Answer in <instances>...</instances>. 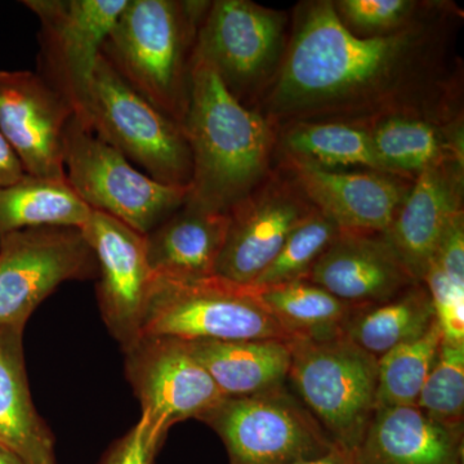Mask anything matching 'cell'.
Returning a JSON list of instances; mask_svg holds the SVG:
<instances>
[{"label": "cell", "mask_w": 464, "mask_h": 464, "mask_svg": "<svg viewBox=\"0 0 464 464\" xmlns=\"http://www.w3.org/2000/svg\"><path fill=\"white\" fill-rule=\"evenodd\" d=\"M306 280L353 307L382 304L417 284L383 235L356 232H341Z\"/></svg>", "instance_id": "cell-18"}, {"label": "cell", "mask_w": 464, "mask_h": 464, "mask_svg": "<svg viewBox=\"0 0 464 464\" xmlns=\"http://www.w3.org/2000/svg\"><path fill=\"white\" fill-rule=\"evenodd\" d=\"M284 159L326 169L381 170L365 125L342 121H304L284 125L279 139Z\"/></svg>", "instance_id": "cell-27"}, {"label": "cell", "mask_w": 464, "mask_h": 464, "mask_svg": "<svg viewBox=\"0 0 464 464\" xmlns=\"http://www.w3.org/2000/svg\"><path fill=\"white\" fill-rule=\"evenodd\" d=\"M314 210L289 173L288 177L270 173L227 213V234L217 262V276L252 285L276 257L290 232Z\"/></svg>", "instance_id": "cell-14"}, {"label": "cell", "mask_w": 464, "mask_h": 464, "mask_svg": "<svg viewBox=\"0 0 464 464\" xmlns=\"http://www.w3.org/2000/svg\"><path fill=\"white\" fill-rule=\"evenodd\" d=\"M383 237L414 282L422 283L442 235L463 213V159L424 169Z\"/></svg>", "instance_id": "cell-17"}, {"label": "cell", "mask_w": 464, "mask_h": 464, "mask_svg": "<svg viewBox=\"0 0 464 464\" xmlns=\"http://www.w3.org/2000/svg\"><path fill=\"white\" fill-rule=\"evenodd\" d=\"M288 381L333 442L353 456L377 408V357L343 334L295 340Z\"/></svg>", "instance_id": "cell-4"}, {"label": "cell", "mask_w": 464, "mask_h": 464, "mask_svg": "<svg viewBox=\"0 0 464 464\" xmlns=\"http://www.w3.org/2000/svg\"><path fill=\"white\" fill-rule=\"evenodd\" d=\"M335 9L344 24L368 33H387L411 21L414 2L408 0H341Z\"/></svg>", "instance_id": "cell-31"}, {"label": "cell", "mask_w": 464, "mask_h": 464, "mask_svg": "<svg viewBox=\"0 0 464 464\" xmlns=\"http://www.w3.org/2000/svg\"><path fill=\"white\" fill-rule=\"evenodd\" d=\"M199 420L222 440L228 464H301L340 449L285 386L224 398Z\"/></svg>", "instance_id": "cell-6"}, {"label": "cell", "mask_w": 464, "mask_h": 464, "mask_svg": "<svg viewBox=\"0 0 464 464\" xmlns=\"http://www.w3.org/2000/svg\"><path fill=\"white\" fill-rule=\"evenodd\" d=\"M74 116L70 103L38 72L0 70V133L25 173L63 179V136Z\"/></svg>", "instance_id": "cell-15"}, {"label": "cell", "mask_w": 464, "mask_h": 464, "mask_svg": "<svg viewBox=\"0 0 464 464\" xmlns=\"http://www.w3.org/2000/svg\"><path fill=\"white\" fill-rule=\"evenodd\" d=\"M38 17V74L74 110L88 128L94 72L103 43L128 0H25Z\"/></svg>", "instance_id": "cell-9"}, {"label": "cell", "mask_w": 464, "mask_h": 464, "mask_svg": "<svg viewBox=\"0 0 464 464\" xmlns=\"http://www.w3.org/2000/svg\"><path fill=\"white\" fill-rule=\"evenodd\" d=\"M259 301L295 340H331L343 334L353 306L306 279L256 288Z\"/></svg>", "instance_id": "cell-26"}, {"label": "cell", "mask_w": 464, "mask_h": 464, "mask_svg": "<svg viewBox=\"0 0 464 464\" xmlns=\"http://www.w3.org/2000/svg\"><path fill=\"white\" fill-rule=\"evenodd\" d=\"M415 406L436 422L463 429L464 343L441 341Z\"/></svg>", "instance_id": "cell-30"}, {"label": "cell", "mask_w": 464, "mask_h": 464, "mask_svg": "<svg viewBox=\"0 0 464 464\" xmlns=\"http://www.w3.org/2000/svg\"><path fill=\"white\" fill-rule=\"evenodd\" d=\"M432 24L408 21L373 36H357L334 3L314 2L298 14L262 110L271 124L342 121L414 114L415 91L431 81Z\"/></svg>", "instance_id": "cell-1"}, {"label": "cell", "mask_w": 464, "mask_h": 464, "mask_svg": "<svg viewBox=\"0 0 464 464\" xmlns=\"http://www.w3.org/2000/svg\"><path fill=\"white\" fill-rule=\"evenodd\" d=\"M123 353L125 377L141 402L142 414L164 432L182 420H199L225 398L185 341L142 335Z\"/></svg>", "instance_id": "cell-12"}, {"label": "cell", "mask_w": 464, "mask_h": 464, "mask_svg": "<svg viewBox=\"0 0 464 464\" xmlns=\"http://www.w3.org/2000/svg\"><path fill=\"white\" fill-rule=\"evenodd\" d=\"M228 215L183 203L145 235L150 268L158 279L195 282L215 276Z\"/></svg>", "instance_id": "cell-20"}, {"label": "cell", "mask_w": 464, "mask_h": 464, "mask_svg": "<svg viewBox=\"0 0 464 464\" xmlns=\"http://www.w3.org/2000/svg\"><path fill=\"white\" fill-rule=\"evenodd\" d=\"M92 209L63 179L25 174L0 188V241L29 228L83 227Z\"/></svg>", "instance_id": "cell-25"}, {"label": "cell", "mask_w": 464, "mask_h": 464, "mask_svg": "<svg viewBox=\"0 0 464 464\" xmlns=\"http://www.w3.org/2000/svg\"><path fill=\"white\" fill-rule=\"evenodd\" d=\"M16 152L9 146L7 140L0 133V188L12 185L25 176Z\"/></svg>", "instance_id": "cell-34"}, {"label": "cell", "mask_w": 464, "mask_h": 464, "mask_svg": "<svg viewBox=\"0 0 464 464\" xmlns=\"http://www.w3.org/2000/svg\"><path fill=\"white\" fill-rule=\"evenodd\" d=\"M436 320L431 297L422 283L382 304L353 307L343 335L380 359L392 348L417 340Z\"/></svg>", "instance_id": "cell-24"}, {"label": "cell", "mask_w": 464, "mask_h": 464, "mask_svg": "<svg viewBox=\"0 0 464 464\" xmlns=\"http://www.w3.org/2000/svg\"><path fill=\"white\" fill-rule=\"evenodd\" d=\"M441 341L436 319L420 338L400 344L378 359L377 408L417 405Z\"/></svg>", "instance_id": "cell-28"}, {"label": "cell", "mask_w": 464, "mask_h": 464, "mask_svg": "<svg viewBox=\"0 0 464 464\" xmlns=\"http://www.w3.org/2000/svg\"><path fill=\"white\" fill-rule=\"evenodd\" d=\"M208 5L128 0L101 51L125 83L181 127L198 27Z\"/></svg>", "instance_id": "cell-3"}, {"label": "cell", "mask_w": 464, "mask_h": 464, "mask_svg": "<svg viewBox=\"0 0 464 464\" xmlns=\"http://www.w3.org/2000/svg\"><path fill=\"white\" fill-rule=\"evenodd\" d=\"M96 255L78 227L29 228L0 241V325H26L63 283L97 279Z\"/></svg>", "instance_id": "cell-10"}, {"label": "cell", "mask_w": 464, "mask_h": 464, "mask_svg": "<svg viewBox=\"0 0 464 464\" xmlns=\"http://www.w3.org/2000/svg\"><path fill=\"white\" fill-rule=\"evenodd\" d=\"M25 325H0V444L24 464H57L56 441L30 393Z\"/></svg>", "instance_id": "cell-21"}, {"label": "cell", "mask_w": 464, "mask_h": 464, "mask_svg": "<svg viewBox=\"0 0 464 464\" xmlns=\"http://www.w3.org/2000/svg\"><path fill=\"white\" fill-rule=\"evenodd\" d=\"M430 267L438 268L451 283L464 286L463 213L451 221L448 230L442 235Z\"/></svg>", "instance_id": "cell-33"}, {"label": "cell", "mask_w": 464, "mask_h": 464, "mask_svg": "<svg viewBox=\"0 0 464 464\" xmlns=\"http://www.w3.org/2000/svg\"><path fill=\"white\" fill-rule=\"evenodd\" d=\"M66 181L96 212L149 234L188 199V188L152 179L103 142L75 115L63 136Z\"/></svg>", "instance_id": "cell-8"}, {"label": "cell", "mask_w": 464, "mask_h": 464, "mask_svg": "<svg viewBox=\"0 0 464 464\" xmlns=\"http://www.w3.org/2000/svg\"><path fill=\"white\" fill-rule=\"evenodd\" d=\"M365 127L382 172L415 179L427 168L463 159L462 130H449L426 115L382 116Z\"/></svg>", "instance_id": "cell-23"}, {"label": "cell", "mask_w": 464, "mask_h": 464, "mask_svg": "<svg viewBox=\"0 0 464 464\" xmlns=\"http://www.w3.org/2000/svg\"><path fill=\"white\" fill-rule=\"evenodd\" d=\"M283 34L279 12L248 0H216L201 17L194 51L244 103L279 63Z\"/></svg>", "instance_id": "cell-11"}, {"label": "cell", "mask_w": 464, "mask_h": 464, "mask_svg": "<svg viewBox=\"0 0 464 464\" xmlns=\"http://www.w3.org/2000/svg\"><path fill=\"white\" fill-rule=\"evenodd\" d=\"M284 160L308 201L342 232L384 234L411 190V182L395 174L326 169L295 159Z\"/></svg>", "instance_id": "cell-16"}, {"label": "cell", "mask_w": 464, "mask_h": 464, "mask_svg": "<svg viewBox=\"0 0 464 464\" xmlns=\"http://www.w3.org/2000/svg\"><path fill=\"white\" fill-rule=\"evenodd\" d=\"M0 464H24L23 460L12 453L5 445L0 444Z\"/></svg>", "instance_id": "cell-36"}, {"label": "cell", "mask_w": 464, "mask_h": 464, "mask_svg": "<svg viewBox=\"0 0 464 464\" xmlns=\"http://www.w3.org/2000/svg\"><path fill=\"white\" fill-rule=\"evenodd\" d=\"M142 335L182 341L293 342L259 301L257 290L217 275L195 282H169L157 277Z\"/></svg>", "instance_id": "cell-5"}, {"label": "cell", "mask_w": 464, "mask_h": 464, "mask_svg": "<svg viewBox=\"0 0 464 464\" xmlns=\"http://www.w3.org/2000/svg\"><path fill=\"white\" fill-rule=\"evenodd\" d=\"M340 228L315 209L295 228L270 266L252 284L256 288L306 279L313 266L340 237Z\"/></svg>", "instance_id": "cell-29"}, {"label": "cell", "mask_w": 464, "mask_h": 464, "mask_svg": "<svg viewBox=\"0 0 464 464\" xmlns=\"http://www.w3.org/2000/svg\"><path fill=\"white\" fill-rule=\"evenodd\" d=\"M88 128L155 181L190 188L192 159L182 127L140 96L101 54Z\"/></svg>", "instance_id": "cell-7"}, {"label": "cell", "mask_w": 464, "mask_h": 464, "mask_svg": "<svg viewBox=\"0 0 464 464\" xmlns=\"http://www.w3.org/2000/svg\"><path fill=\"white\" fill-rule=\"evenodd\" d=\"M182 130L192 159L190 206L227 215L270 176L274 125L235 99L195 51Z\"/></svg>", "instance_id": "cell-2"}, {"label": "cell", "mask_w": 464, "mask_h": 464, "mask_svg": "<svg viewBox=\"0 0 464 464\" xmlns=\"http://www.w3.org/2000/svg\"><path fill=\"white\" fill-rule=\"evenodd\" d=\"M81 230L99 265L96 292L101 315L125 351L141 338L157 280L146 255L145 235L96 210Z\"/></svg>", "instance_id": "cell-13"}, {"label": "cell", "mask_w": 464, "mask_h": 464, "mask_svg": "<svg viewBox=\"0 0 464 464\" xmlns=\"http://www.w3.org/2000/svg\"><path fill=\"white\" fill-rule=\"evenodd\" d=\"M301 464H351V456L344 453L341 449H335L329 456L320 458V459L314 460V462Z\"/></svg>", "instance_id": "cell-35"}, {"label": "cell", "mask_w": 464, "mask_h": 464, "mask_svg": "<svg viewBox=\"0 0 464 464\" xmlns=\"http://www.w3.org/2000/svg\"><path fill=\"white\" fill-rule=\"evenodd\" d=\"M225 398L256 395L285 386L292 342L185 341Z\"/></svg>", "instance_id": "cell-22"}, {"label": "cell", "mask_w": 464, "mask_h": 464, "mask_svg": "<svg viewBox=\"0 0 464 464\" xmlns=\"http://www.w3.org/2000/svg\"><path fill=\"white\" fill-rule=\"evenodd\" d=\"M167 435L141 414L130 431L112 442L99 464H154Z\"/></svg>", "instance_id": "cell-32"}, {"label": "cell", "mask_w": 464, "mask_h": 464, "mask_svg": "<svg viewBox=\"0 0 464 464\" xmlns=\"http://www.w3.org/2000/svg\"><path fill=\"white\" fill-rule=\"evenodd\" d=\"M351 464H463V429L415 405L377 408Z\"/></svg>", "instance_id": "cell-19"}]
</instances>
